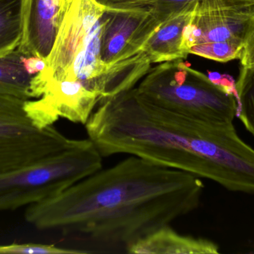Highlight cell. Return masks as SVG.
Listing matches in <instances>:
<instances>
[{
    "label": "cell",
    "instance_id": "4fadbf2b",
    "mask_svg": "<svg viewBox=\"0 0 254 254\" xmlns=\"http://www.w3.org/2000/svg\"><path fill=\"white\" fill-rule=\"evenodd\" d=\"M22 1L0 0V58L13 53L20 44Z\"/></svg>",
    "mask_w": 254,
    "mask_h": 254
},
{
    "label": "cell",
    "instance_id": "8992f818",
    "mask_svg": "<svg viewBox=\"0 0 254 254\" xmlns=\"http://www.w3.org/2000/svg\"><path fill=\"white\" fill-rule=\"evenodd\" d=\"M25 101L0 93V173L58 153L75 142L54 125L36 127L25 112Z\"/></svg>",
    "mask_w": 254,
    "mask_h": 254
},
{
    "label": "cell",
    "instance_id": "6da1fadb",
    "mask_svg": "<svg viewBox=\"0 0 254 254\" xmlns=\"http://www.w3.org/2000/svg\"><path fill=\"white\" fill-rule=\"evenodd\" d=\"M204 184L182 170L131 155L58 195L28 206L25 219L42 231L101 249H127L196 210Z\"/></svg>",
    "mask_w": 254,
    "mask_h": 254
},
{
    "label": "cell",
    "instance_id": "7c38bea8",
    "mask_svg": "<svg viewBox=\"0 0 254 254\" xmlns=\"http://www.w3.org/2000/svg\"><path fill=\"white\" fill-rule=\"evenodd\" d=\"M16 49L13 53L0 58V93L20 99H33L31 82L33 76L25 71L22 57Z\"/></svg>",
    "mask_w": 254,
    "mask_h": 254
},
{
    "label": "cell",
    "instance_id": "5b68a950",
    "mask_svg": "<svg viewBox=\"0 0 254 254\" xmlns=\"http://www.w3.org/2000/svg\"><path fill=\"white\" fill-rule=\"evenodd\" d=\"M103 168V157L89 140L12 171L0 173V212L45 201Z\"/></svg>",
    "mask_w": 254,
    "mask_h": 254
},
{
    "label": "cell",
    "instance_id": "8fae6325",
    "mask_svg": "<svg viewBox=\"0 0 254 254\" xmlns=\"http://www.w3.org/2000/svg\"><path fill=\"white\" fill-rule=\"evenodd\" d=\"M216 243L202 238L182 235L165 226L139 240L127 249L130 254H217Z\"/></svg>",
    "mask_w": 254,
    "mask_h": 254
},
{
    "label": "cell",
    "instance_id": "2e32d148",
    "mask_svg": "<svg viewBox=\"0 0 254 254\" xmlns=\"http://www.w3.org/2000/svg\"><path fill=\"white\" fill-rule=\"evenodd\" d=\"M244 42L227 41L220 43H201L190 49V54L198 55L218 62L225 63L240 59Z\"/></svg>",
    "mask_w": 254,
    "mask_h": 254
},
{
    "label": "cell",
    "instance_id": "52a82bcc",
    "mask_svg": "<svg viewBox=\"0 0 254 254\" xmlns=\"http://www.w3.org/2000/svg\"><path fill=\"white\" fill-rule=\"evenodd\" d=\"M105 24L101 36V58L114 67L143 53V47L167 18L144 8L106 6Z\"/></svg>",
    "mask_w": 254,
    "mask_h": 254
},
{
    "label": "cell",
    "instance_id": "ffe728a7",
    "mask_svg": "<svg viewBox=\"0 0 254 254\" xmlns=\"http://www.w3.org/2000/svg\"><path fill=\"white\" fill-rule=\"evenodd\" d=\"M228 1L241 4H254V0H228Z\"/></svg>",
    "mask_w": 254,
    "mask_h": 254
},
{
    "label": "cell",
    "instance_id": "d6986e66",
    "mask_svg": "<svg viewBox=\"0 0 254 254\" xmlns=\"http://www.w3.org/2000/svg\"><path fill=\"white\" fill-rule=\"evenodd\" d=\"M21 61L25 71L31 76L40 73L46 67V59L40 57L22 56Z\"/></svg>",
    "mask_w": 254,
    "mask_h": 254
},
{
    "label": "cell",
    "instance_id": "277c9868",
    "mask_svg": "<svg viewBox=\"0 0 254 254\" xmlns=\"http://www.w3.org/2000/svg\"><path fill=\"white\" fill-rule=\"evenodd\" d=\"M133 90L154 105L209 123L231 125L237 116L231 83L212 79L183 59L150 67Z\"/></svg>",
    "mask_w": 254,
    "mask_h": 254
},
{
    "label": "cell",
    "instance_id": "ba28073f",
    "mask_svg": "<svg viewBox=\"0 0 254 254\" xmlns=\"http://www.w3.org/2000/svg\"><path fill=\"white\" fill-rule=\"evenodd\" d=\"M254 22V4L228 0H202L197 4L190 22L184 28V45L190 54L201 43L243 41Z\"/></svg>",
    "mask_w": 254,
    "mask_h": 254
},
{
    "label": "cell",
    "instance_id": "3957f363",
    "mask_svg": "<svg viewBox=\"0 0 254 254\" xmlns=\"http://www.w3.org/2000/svg\"><path fill=\"white\" fill-rule=\"evenodd\" d=\"M106 17V6L97 0H72L46 58V68L34 77L80 82L101 100L119 94L122 76L101 58Z\"/></svg>",
    "mask_w": 254,
    "mask_h": 254
},
{
    "label": "cell",
    "instance_id": "ac0fdd59",
    "mask_svg": "<svg viewBox=\"0 0 254 254\" xmlns=\"http://www.w3.org/2000/svg\"><path fill=\"white\" fill-rule=\"evenodd\" d=\"M240 60L242 67L254 66V22L245 40Z\"/></svg>",
    "mask_w": 254,
    "mask_h": 254
},
{
    "label": "cell",
    "instance_id": "5bb4252c",
    "mask_svg": "<svg viewBox=\"0 0 254 254\" xmlns=\"http://www.w3.org/2000/svg\"><path fill=\"white\" fill-rule=\"evenodd\" d=\"M237 116L254 137V66L242 67L236 83Z\"/></svg>",
    "mask_w": 254,
    "mask_h": 254
},
{
    "label": "cell",
    "instance_id": "7a4b0ae2",
    "mask_svg": "<svg viewBox=\"0 0 254 254\" xmlns=\"http://www.w3.org/2000/svg\"><path fill=\"white\" fill-rule=\"evenodd\" d=\"M85 125L103 158L139 157L234 192L244 190L254 177V149L234 124L209 123L158 107L133 89L100 101Z\"/></svg>",
    "mask_w": 254,
    "mask_h": 254
},
{
    "label": "cell",
    "instance_id": "e0dca14e",
    "mask_svg": "<svg viewBox=\"0 0 254 254\" xmlns=\"http://www.w3.org/2000/svg\"><path fill=\"white\" fill-rule=\"evenodd\" d=\"M86 254L79 249H63L54 245L35 244H13L0 246V254Z\"/></svg>",
    "mask_w": 254,
    "mask_h": 254
},
{
    "label": "cell",
    "instance_id": "30bf717a",
    "mask_svg": "<svg viewBox=\"0 0 254 254\" xmlns=\"http://www.w3.org/2000/svg\"><path fill=\"white\" fill-rule=\"evenodd\" d=\"M199 1L170 16L161 24L143 47L151 64L186 59L188 51L184 45V28L190 22Z\"/></svg>",
    "mask_w": 254,
    "mask_h": 254
},
{
    "label": "cell",
    "instance_id": "9a60e30c",
    "mask_svg": "<svg viewBox=\"0 0 254 254\" xmlns=\"http://www.w3.org/2000/svg\"><path fill=\"white\" fill-rule=\"evenodd\" d=\"M107 7L120 8H144L165 18L202 0H97Z\"/></svg>",
    "mask_w": 254,
    "mask_h": 254
},
{
    "label": "cell",
    "instance_id": "9c48e42d",
    "mask_svg": "<svg viewBox=\"0 0 254 254\" xmlns=\"http://www.w3.org/2000/svg\"><path fill=\"white\" fill-rule=\"evenodd\" d=\"M72 0H23L22 35L17 51L46 59Z\"/></svg>",
    "mask_w": 254,
    "mask_h": 254
}]
</instances>
